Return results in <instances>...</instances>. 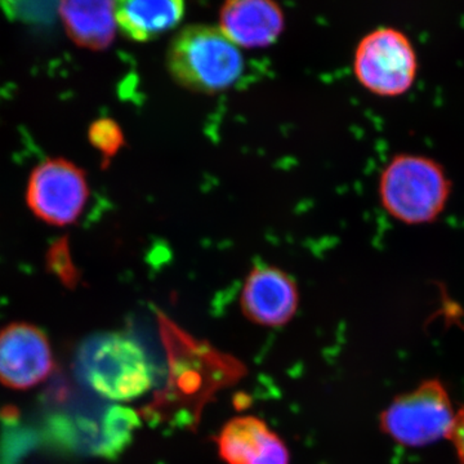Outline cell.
<instances>
[{"instance_id": "obj_1", "label": "cell", "mask_w": 464, "mask_h": 464, "mask_svg": "<svg viewBox=\"0 0 464 464\" xmlns=\"http://www.w3.org/2000/svg\"><path fill=\"white\" fill-rule=\"evenodd\" d=\"M159 323L167 347L169 377L166 389L143 413L158 422L195 426L207 402L219 390L239 381L246 368L207 342L195 340L161 314Z\"/></svg>"}, {"instance_id": "obj_2", "label": "cell", "mask_w": 464, "mask_h": 464, "mask_svg": "<svg viewBox=\"0 0 464 464\" xmlns=\"http://www.w3.org/2000/svg\"><path fill=\"white\" fill-rule=\"evenodd\" d=\"M167 69L176 83L199 93H218L243 74L239 47L218 27L191 25L177 33L167 52Z\"/></svg>"}, {"instance_id": "obj_3", "label": "cell", "mask_w": 464, "mask_h": 464, "mask_svg": "<svg viewBox=\"0 0 464 464\" xmlns=\"http://www.w3.org/2000/svg\"><path fill=\"white\" fill-rule=\"evenodd\" d=\"M78 368L84 383L111 401L141 398L154 384L145 350L124 333H105L88 341L79 353Z\"/></svg>"}, {"instance_id": "obj_4", "label": "cell", "mask_w": 464, "mask_h": 464, "mask_svg": "<svg viewBox=\"0 0 464 464\" xmlns=\"http://www.w3.org/2000/svg\"><path fill=\"white\" fill-rule=\"evenodd\" d=\"M450 183L441 166L420 155H398L381 176L383 207L406 224L432 221L444 209Z\"/></svg>"}, {"instance_id": "obj_5", "label": "cell", "mask_w": 464, "mask_h": 464, "mask_svg": "<svg viewBox=\"0 0 464 464\" xmlns=\"http://www.w3.org/2000/svg\"><path fill=\"white\" fill-rule=\"evenodd\" d=\"M457 411L444 384L426 381L382 411V431L400 447H429L450 438Z\"/></svg>"}, {"instance_id": "obj_6", "label": "cell", "mask_w": 464, "mask_h": 464, "mask_svg": "<svg viewBox=\"0 0 464 464\" xmlns=\"http://www.w3.org/2000/svg\"><path fill=\"white\" fill-rule=\"evenodd\" d=\"M90 183L81 167L63 158H50L34 168L26 185V203L44 224H75L90 199Z\"/></svg>"}, {"instance_id": "obj_7", "label": "cell", "mask_w": 464, "mask_h": 464, "mask_svg": "<svg viewBox=\"0 0 464 464\" xmlns=\"http://www.w3.org/2000/svg\"><path fill=\"white\" fill-rule=\"evenodd\" d=\"M353 70L360 83L369 91L396 96L413 83L417 54L404 33L395 27H378L357 45Z\"/></svg>"}, {"instance_id": "obj_8", "label": "cell", "mask_w": 464, "mask_h": 464, "mask_svg": "<svg viewBox=\"0 0 464 464\" xmlns=\"http://www.w3.org/2000/svg\"><path fill=\"white\" fill-rule=\"evenodd\" d=\"M54 368L47 334L34 324L16 322L0 331V383L25 391L43 383Z\"/></svg>"}, {"instance_id": "obj_9", "label": "cell", "mask_w": 464, "mask_h": 464, "mask_svg": "<svg viewBox=\"0 0 464 464\" xmlns=\"http://www.w3.org/2000/svg\"><path fill=\"white\" fill-rule=\"evenodd\" d=\"M298 285L282 268L257 265L249 271L240 295V307L249 322L261 326L285 325L297 314Z\"/></svg>"}, {"instance_id": "obj_10", "label": "cell", "mask_w": 464, "mask_h": 464, "mask_svg": "<svg viewBox=\"0 0 464 464\" xmlns=\"http://www.w3.org/2000/svg\"><path fill=\"white\" fill-rule=\"evenodd\" d=\"M226 38L243 48H264L279 39L285 26L283 9L270 0H231L219 9Z\"/></svg>"}, {"instance_id": "obj_11", "label": "cell", "mask_w": 464, "mask_h": 464, "mask_svg": "<svg viewBox=\"0 0 464 464\" xmlns=\"http://www.w3.org/2000/svg\"><path fill=\"white\" fill-rule=\"evenodd\" d=\"M181 0H125L115 3L116 25L134 42H149L181 23Z\"/></svg>"}, {"instance_id": "obj_12", "label": "cell", "mask_w": 464, "mask_h": 464, "mask_svg": "<svg viewBox=\"0 0 464 464\" xmlns=\"http://www.w3.org/2000/svg\"><path fill=\"white\" fill-rule=\"evenodd\" d=\"M60 14L70 38L81 47L100 51L114 41L115 3L63 2Z\"/></svg>"}, {"instance_id": "obj_13", "label": "cell", "mask_w": 464, "mask_h": 464, "mask_svg": "<svg viewBox=\"0 0 464 464\" xmlns=\"http://www.w3.org/2000/svg\"><path fill=\"white\" fill-rule=\"evenodd\" d=\"M265 420L252 415L232 418L216 439L218 456L226 464H249L273 436Z\"/></svg>"}, {"instance_id": "obj_14", "label": "cell", "mask_w": 464, "mask_h": 464, "mask_svg": "<svg viewBox=\"0 0 464 464\" xmlns=\"http://www.w3.org/2000/svg\"><path fill=\"white\" fill-rule=\"evenodd\" d=\"M141 427V418L136 411L124 406H112L105 417L102 440L97 453L106 458L123 454L132 444L134 433Z\"/></svg>"}, {"instance_id": "obj_15", "label": "cell", "mask_w": 464, "mask_h": 464, "mask_svg": "<svg viewBox=\"0 0 464 464\" xmlns=\"http://www.w3.org/2000/svg\"><path fill=\"white\" fill-rule=\"evenodd\" d=\"M90 140L92 146L100 150L101 154L106 158L114 157L125 142L121 125L115 123L112 119H100L94 121L90 128Z\"/></svg>"}, {"instance_id": "obj_16", "label": "cell", "mask_w": 464, "mask_h": 464, "mask_svg": "<svg viewBox=\"0 0 464 464\" xmlns=\"http://www.w3.org/2000/svg\"><path fill=\"white\" fill-rule=\"evenodd\" d=\"M289 449L280 436L273 433L261 454L249 464H289Z\"/></svg>"}, {"instance_id": "obj_17", "label": "cell", "mask_w": 464, "mask_h": 464, "mask_svg": "<svg viewBox=\"0 0 464 464\" xmlns=\"http://www.w3.org/2000/svg\"><path fill=\"white\" fill-rule=\"evenodd\" d=\"M449 441L453 444L458 459L464 464V406L458 409L456 422H454Z\"/></svg>"}]
</instances>
